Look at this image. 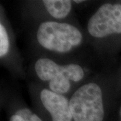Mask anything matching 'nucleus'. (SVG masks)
<instances>
[{
  "mask_svg": "<svg viewBox=\"0 0 121 121\" xmlns=\"http://www.w3.org/2000/svg\"><path fill=\"white\" fill-rule=\"evenodd\" d=\"M74 121H102L104 110L101 89L90 83L80 87L69 101Z\"/></svg>",
  "mask_w": 121,
  "mask_h": 121,
  "instance_id": "obj_1",
  "label": "nucleus"
},
{
  "mask_svg": "<svg viewBox=\"0 0 121 121\" xmlns=\"http://www.w3.org/2000/svg\"><path fill=\"white\" fill-rule=\"evenodd\" d=\"M37 40L48 50L67 52L81 43L82 35L77 28L69 24L46 22L39 26Z\"/></svg>",
  "mask_w": 121,
  "mask_h": 121,
  "instance_id": "obj_2",
  "label": "nucleus"
},
{
  "mask_svg": "<svg viewBox=\"0 0 121 121\" xmlns=\"http://www.w3.org/2000/svg\"><path fill=\"white\" fill-rule=\"evenodd\" d=\"M35 71L41 80L49 81L51 90L60 95L69 90L71 86L69 80L77 82L84 76L83 70L79 65H59L47 58H42L36 61Z\"/></svg>",
  "mask_w": 121,
  "mask_h": 121,
  "instance_id": "obj_3",
  "label": "nucleus"
},
{
  "mask_svg": "<svg viewBox=\"0 0 121 121\" xmlns=\"http://www.w3.org/2000/svg\"><path fill=\"white\" fill-rule=\"evenodd\" d=\"M87 30L95 38L121 34V4H103L89 20Z\"/></svg>",
  "mask_w": 121,
  "mask_h": 121,
  "instance_id": "obj_4",
  "label": "nucleus"
},
{
  "mask_svg": "<svg viewBox=\"0 0 121 121\" xmlns=\"http://www.w3.org/2000/svg\"><path fill=\"white\" fill-rule=\"evenodd\" d=\"M40 99L51 114L52 121H71L73 116L69 102L64 95L44 89L40 92Z\"/></svg>",
  "mask_w": 121,
  "mask_h": 121,
  "instance_id": "obj_5",
  "label": "nucleus"
},
{
  "mask_svg": "<svg viewBox=\"0 0 121 121\" xmlns=\"http://www.w3.org/2000/svg\"><path fill=\"white\" fill-rule=\"evenodd\" d=\"M43 2L48 12L56 19L66 17L71 9L69 0H44Z\"/></svg>",
  "mask_w": 121,
  "mask_h": 121,
  "instance_id": "obj_6",
  "label": "nucleus"
},
{
  "mask_svg": "<svg viewBox=\"0 0 121 121\" xmlns=\"http://www.w3.org/2000/svg\"><path fill=\"white\" fill-rule=\"evenodd\" d=\"M9 50V39L7 31L3 24H0V56L3 57Z\"/></svg>",
  "mask_w": 121,
  "mask_h": 121,
  "instance_id": "obj_7",
  "label": "nucleus"
},
{
  "mask_svg": "<svg viewBox=\"0 0 121 121\" xmlns=\"http://www.w3.org/2000/svg\"><path fill=\"white\" fill-rule=\"evenodd\" d=\"M15 114L21 117L25 121H42L36 114H35L29 109L24 108L17 110Z\"/></svg>",
  "mask_w": 121,
  "mask_h": 121,
  "instance_id": "obj_8",
  "label": "nucleus"
},
{
  "mask_svg": "<svg viewBox=\"0 0 121 121\" xmlns=\"http://www.w3.org/2000/svg\"><path fill=\"white\" fill-rule=\"evenodd\" d=\"M9 121H25L22 117L18 116L17 114H14L12 117L10 118Z\"/></svg>",
  "mask_w": 121,
  "mask_h": 121,
  "instance_id": "obj_9",
  "label": "nucleus"
},
{
  "mask_svg": "<svg viewBox=\"0 0 121 121\" xmlns=\"http://www.w3.org/2000/svg\"><path fill=\"white\" fill-rule=\"evenodd\" d=\"M84 1H83V0H81V1H78V0H75V1H74V2H76V3H78V4H79V3H82V2H83Z\"/></svg>",
  "mask_w": 121,
  "mask_h": 121,
  "instance_id": "obj_10",
  "label": "nucleus"
}]
</instances>
